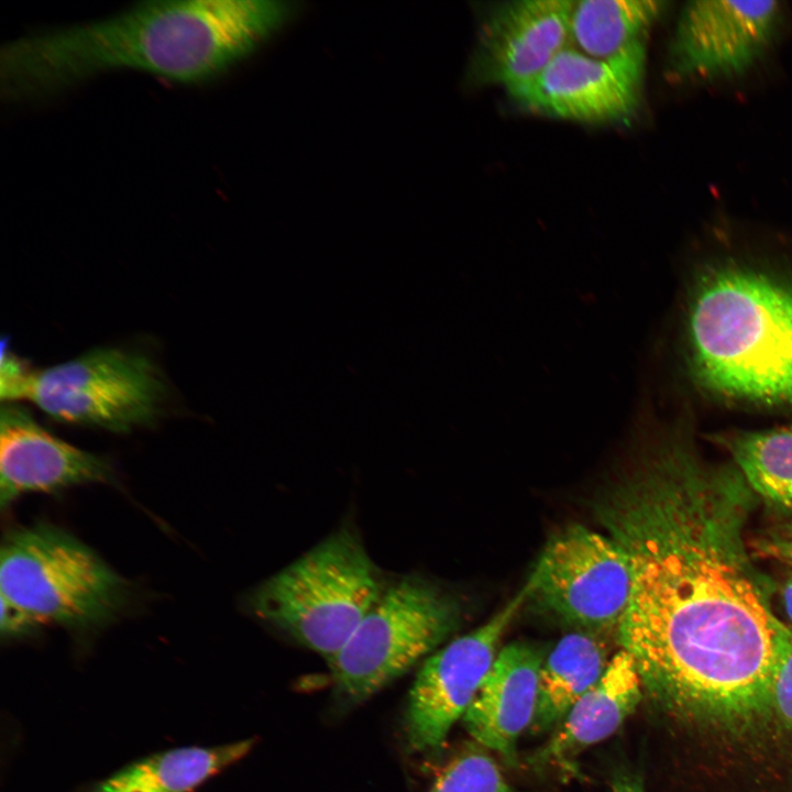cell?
Segmentation results:
<instances>
[{
  "mask_svg": "<svg viewBox=\"0 0 792 792\" xmlns=\"http://www.w3.org/2000/svg\"><path fill=\"white\" fill-rule=\"evenodd\" d=\"M749 490L738 470L674 448L596 506L631 570L618 642L644 691L676 715L732 724L771 710L781 622L745 551Z\"/></svg>",
  "mask_w": 792,
  "mask_h": 792,
  "instance_id": "6da1fadb",
  "label": "cell"
},
{
  "mask_svg": "<svg viewBox=\"0 0 792 792\" xmlns=\"http://www.w3.org/2000/svg\"><path fill=\"white\" fill-rule=\"evenodd\" d=\"M293 11L276 0H156L19 36L1 47L0 92L9 102L34 101L123 69L204 82L250 55Z\"/></svg>",
  "mask_w": 792,
  "mask_h": 792,
  "instance_id": "7a4b0ae2",
  "label": "cell"
},
{
  "mask_svg": "<svg viewBox=\"0 0 792 792\" xmlns=\"http://www.w3.org/2000/svg\"><path fill=\"white\" fill-rule=\"evenodd\" d=\"M691 364L711 392L792 405V284L725 264L697 282L688 314Z\"/></svg>",
  "mask_w": 792,
  "mask_h": 792,
  "instance_id": "3957f363",
  "label": "cell"
},
{
  "mask_svg": "<svg viewBox=\"0 0 792 792\" xmlns=\"http://www.w3.org/2000/svg\"><path fill=\"white\" fill-rule=\"evenodd\" d=\"M383 591L361 540L341 528L257 585L249 607L330 663Z\"/></svg>",
  "mask_w": 792,
  "mask_h": 792,
  "instance_id": "277c9868",
  "label": "cell"
},
{
  "mask_svg": "<svg viewBox=\"0 0 792 792\" xmlns=\"http://www.w3.org/2000/svg\"><path fill=\"white\" fill-rule=\"evenodd\" d=\"M0 596L36 617L74 630L103 626L130 597L128 582L67 531L40 522L4 536Z\"/></svg>",
  "mask_w": 792,
  "mask_h": 792,
  "instance_id": "5b68a950",
  "label": "cell"
},
{
  "mask_svg": "<svg viewBox=\"0 0 792 792\" xmlns=\"http://www.w3.org/2000/svg\"><path fill=\"white\" fill-rule=\"evenodd\" d=\"M0 395L32 402L59 421L129 432L156 419L166 385L146 355L103 346L45 370L26 369L0 386Z\"/></svg>",
  "mask_w": 792,
  "mask_h": 792,
  "instance_id": "8992f818",
  "label": "cell"
},
{
  "mask_svg": "<svg viewBox=\"0 0 792 792\" xmlns=\"http://www.w3.org/2000/svg\"><path fill=\"white\" fill-rule=\"evenodd\" d=\"M454 597L407 575L384 588L345 646L328 663L338 692L360 703L427 659L457 628Z\"/></svg>",
  "mask_w": 792,
  "mask_h": 792,
  "instance_id": "52a82bcc",
  "label": "cell"
},
{
  "mask_svg": "<svg viewBox=\"0 0 792 792\" xmlns=\"http://www.w3.org/2000/svg\"><path fill=\"white\" fill-rule=\"evenodd\" d=\"M631 582L627 554L612 537L571 525L544 547L526 582L527 601L587 631L617 630Z\"/></svg>",
  "mask_w": 792,
  "mask_h": 792,
  "instance_id": "ba28073f",
  "label": "cell"
},
{
  "mask_svg": "<svg viewBox=\"0 0 792 792\" xmlns=\"http://www.w3.org/2000/svg\"><path fill=\"white\" fill-rule=\"evenodd\" d=\"M525 585L476 629L432 652L422 663L408 695L405 733L415 752L439 750L462 719L497 656L498 644L527 602Z\"/></svg>",
  "mask_w": 792,
  "mask_h": 792,
  "instance_id": "9c48e42d",
  "label": "cell"
},
{
  "mask_svg": "<svg viewBox=\"0 0 792 792\" xmlns=\"http://www.w3.org/2000/svg\"><path fill=\"white\" fill-rule=\"evenodd\" d=\"M781 12L779 1L688 2L670 42L669 75L707 80L746 72L773 40Z\"/></svg>",
  "mask_w": 792,
  "mask_h": 792,
  "instance_id": "30bf717a",
  "label": "cell"
},
{
  "mask_svg": "<svg viewBox=\"0 0 792 792\" xmlns=\"http://www.w3.org/2000/svg\"><path fill=\"white\" fill-rule=\"evenodd\" d=\"M645 64L646 52L598 59L568 46L535 78L508 94L526 110L552 118L626 121L641 105Z\"/></svg>",
  "mask_w": 792,
  "mask_h": 792,
  "instance_id": "8fae6325",
  "label": "cell"
},
{
  "mask_svg": "<svg viewBox=\"0 0 792 792\" xmlns=\"http://www.w3.org/2000/svg\"><path fill=\"white\" fill-rule=\"evenodd\" d=\"M573 0H515L497 3L483 19L469 76L508 92L540 74L570 46Z\"/></svg>",
  "mask_w": 792,
  "mask_h": 792,
  "instance_id": "7c38bea8",
  "label": "cell"
},
{
  "mask_svg": "<svg viewBox=\"0 0 792 792\" xmlns=\"http://www.w3.org/2000/svg\"><path fill=\"white\" fill-rule=\"evenodd\" d=\"M108 461L55 437L24 408L2 405L0 413V505L29 493L106 483Z\"/></svg>",
  "mask_w": 792,
  "mask_h": 792,
  "instance_id": "4fadbf2b",
  "label": "cell"
},
{
  "mask_svg": "<svg viewBox=\"0 0 792 792\" xmlns=\"http://www.w3.org/2000/svg\"><path fill=\"white\" fill-rule=\"evenodd\" d=\"M544 652L535 645L505 646L462 717L468 734L512 765L517 740L530 728L538 702L539 674Z\"/></svg>",
  "mask_w": 792,
  "mask_h": 792,
  "instance_id": "5bb4252c",
  "label": "cell"
},
{
  "mask_svg": "<svg viewBox=\"0 0 792 792\" xmlns=\"http://www.w3.org/2000/svg\"><path fill=\"white\" fill-rule=\"evenodd\" d=\"M632 658L620 649L602 679L569 710L548 740L530 757L534 769H572L579 755L610 737L642 698Z\"/></svg>",
  "mask_w": 792,
  "mask_h": 792,
  "instance_id": "9a60e30c",
  "label": "cell"
},
{
  "mask_svg": "<svg viewBox=\"0 0 792 792\" xmlns=\"http://www.w3.org/2000/svg\"><path fill=\"white\" fill-rule=\"evenodd\" d=\"M253 739L215 747H180L127 765L88 792H191L252 749Z\"/></svg>",
  "mask_w": 792,
  "mask_h": 792,
  "instance_id": "2e32d148",
  "label": "cell"
},
{
  "mask_svg": "<svg viewBox=\"0 0 792 792\" xmlns=\"http://www.w3.org/2000/svg\"><path fill=\"white\" fill-rule=\"evenodd\" d=\"M612 657L592 632L562 637L542 662L537 708L529 729L534 734L553 730L575 702L602 679Z\"/></svg>",
  "mask_w": 792,
  "mask_h": 792,
  "instance_id": "e0dca14e",
  "label": "cell"
},
{
  "mask_svg": "<svg viewBox=\"0 0 792 792\" xmlns=\"http://www.w3.org/2000/svg\"><path fill=\"white\" fill-rule=\"evenodd\" d=\"M664 4L652 0L574 1L570 46L598 59L646 52L649 30Z\"/></svg>",
  "mask_w": 792,
  "mask_h": 792,
  "instance_id": "ac0fdd59",
  "label": "cell"
},
{
  "mask_svg": "<svg viewBox=\"0 0 792 792\" xmlns=\"http://www.w3.org/2000/svg\"><path fill=\"white\" fill-rule=\"evenodd\" d=\"M719 441L751 491L777 508L792 512V426L734 432Z\"/></svg>",
  "mask_w": 792,
  "mask_h": 792,
  "instance_id": "d6986e66",
  "label": "cell"
},
{
  "mask_svg": "<svg viewBox=\"0 0 792 792\" xmlns=\"http://www.w3.org/2000/svg\"><path fill=\"white\" fill-rule=\"evenodd\" d=\"M429 792H518L497 762L482 750H466L439 773Z\"/></svg>",
  "mask_w": 792,
  "mask_h": 792,
  "instance_id": "ffe728a7",
  "label": "cell"
},
{
  "mask_svg": "<svg viewBox=\"0 0 792 792\" xmlns=\"http://www.w3.org/2000/svg\"><path fill=\"white\" fill-rule=\"evenodd\" d=\"M771 710L792 730V628L782 623L771 683Z\"/></svg>",
  "mask_w": 792,
  "mask_h": 792,
  "instance_id": "44dd1931",
  "label": "cell"
},
{
  "mask_svg": "<svg viewBox=\"0 0 792 792\" xmlns=\"http://www.w3.org/2000/svg\"><path fill=\"white\" fill-rule=\"evenodd\" d=\"M43 624L25 609L1 597L0 631L6 638L34 634Z\"/></svg>",
  "mask_w": 792,
  "mask_h": 792,
  "instance_id": "7402d4cb",
  "label": "cell"
},
{
  "mask_svg": "<svg viewBox=\"0 0 792 792\" xmlns=\"http://www.w3.org/2000/svg\"><path fill=\"white\" fill-rule=\"evenodd\" d=\"M756 553L792 566V540L770 537L752 542Z\"/></svg>",
  "mask_w": 792,
  "mask_h": 792,
  "instance_id": "603a6c76",
  "label": "cell"
},
{
  "mask_svg": "<svg viewBox=\"0 0 792 792\" xmlns=\"http://www.w3.org/2000/svg\"><path fill=\"white\" fill-rule=\"evenodd\" d=\"M610 792H645V789L638 776L624 770L614 776Z\"/></svg>",
  "mask_w": 792,
  "mask_h": 792,
  "instance_id": "cb8c5ba5",
  "label": "cell"
},
{
  "mask_svg": "<svg viewBox=\"0 0 792 792\" xmlns=\"http://www.w3.org/2000/svg\"><path fill=\"white\" fill-rule=\"evenodd\" d=\"M783 601L787 614L792 620V578L788 580L787 584L783 587Z\"/></svg>",
  "mask_w": 792,
  "mask_h": 792,
  "instance_id": "d4e9b609",
  "label": "cell"
},
{
  "mask_svg": "<svg viewBox=\"0 0 792 792\" xmlns=\"http://www.w3.org/2000/svg\"><path fill=\"white\" fill-rule=\"evenodd\" d=\"M777 538L792 540V521L779 528Z\"/></svg>",
  "mask_w": 792,
  "mask_h": 792,
  "instance_id": "484cf974",
  "label": "cell"
}]
</instances>
